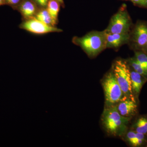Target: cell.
Instances as JSON below:
<instances>
[{
	"mask_svg": "<svg viewBox=\"0 0 147 147\" xmlns=\"http://www.w3.org/2000/svg\"><path fill=\"white\" fill-rule=\"evenodd\" d=\"M131 120L121 115L115 105L105 106L101 117V124L106 133L109 136L121 138L129 128Z\"/></svg>",
	"mask_w": 147,
	"mask_h": 147,
	"instance_id": "cell-1",
	"label": "cell"
},
{
	"mask_svg": "<svg viewBox=\"0 0 147 147\" xmlns=\"http://www.w3.org/2000/svg\"><path fill=\"white\" fill-rule=\"evenodd\" d=\"M73 42L82 48L89 57L94 58L106 49V33L92 31L81 37H75Z\"/></svg>",
	"mask_w": 147,
	"mask_h": 147,
	"instance_id": "cell-2",
	"label": "cell"
},
{
	"mask_svg": "<svg viewBox=\"0 0 147 147\" xmlns=\"http://www.w3.org/2000/svg\"><path fill=\"white\" fill-rule=\"evenodd\" d=\"M111 69L123 92L124 97L129 98L138 101L132 93L129 66L126 59H117L115 60L112 64Z\"/></svg>",
	"mask_w": 147,
	"mask_h": 147,
	"instance_id": "cell-3",
	"label": "cell"
},
{
	"mask_svg": "<svg viewBox=\"0 0 147 147\" xmlns=\"http://www.w3.org/2000/svg\"><path fill=\"white\" fill-rule=\"evenodd\" d=\"M133 25L127 5L123 4L111 17L105 30L108 33L128 34Z\"/></svg>",
	"mask_w": 147,
	"mask_h": 147,
	"instance_id": "cell-4",
	"label": "cell"
},
{
	"mask_svg": "<svg viewBox=\"0 0 147 147\" xmlns=\"http://www.w3.org/2000/svg\"><path fill=\"white\" fill-rule=\"evenodd\" d=\"M105 99V106L116 105L124 97L113 70L105 74L101 81Z\"/></svg>",
	"mask_w": 147,
	"mask_h": 147,
	"instance_id": "cell-5",
	"label": "cell"
},
{
	"mask_svg": "<svg viewBox=\"0 0 147 147\" xmlns=\"http://www.w3.org/2000/svg\"><path fill=\"white\" fill-rule=\"evenodd\" d=\"M147 41V21L139 20L129 32L127 45L134 52L142 51Z\"/></svg>",
	"mask_w": 147,
	"mask_h": 147,
	"instance_id": "cell-6",
	"label": "cell"
},
{
	"mask_svg": "<svg viewBox=\"0 0 147 147\" xmlns=\"http://www.w3.org/2000/svg\"><path fill=\"white\" fill-rule=\"evenodd\" d=\"M24 30L35 34H45L51 32H59L62 30L41 22L36 18H30L22 24Z\"/></svg>",
	"mask_w": 147,
	"mask_h": 147,
	"instance_id": "cell-7",
	"label": "cell"
},
{
	"mask_svg": "<svg viewBox=\"0 0 147 147\" xmlns=\"http://www.w3.org/2000/svg\"><path fill=\"white\" fill-rule=\"evenodd\" d=\"M139 102L129 98H123L116 104L117 110L121 115L133 119L138 115Z\"/></svg>",
	"mask_w": 147,
	"mask_h": 147,
	"instance_id": "cell-8",
	"label": "cell"
},
{
	"mask_svg": "<svg viewBox=\"0 0 147 147\" xmlns=\"http://www.w3.org/2000/svg\"><path fill=\"white\" fill-rule=\"evenodd\" d=\"M122 138L131 147H146L147 144V135L137 132L129 128Z\"/></svg>",
	"mask_w": 147,
	"mask_h": 147,
	"instance_id": "cell-9",
	"label": "cell"
},
{
	"mask_svg": "<svg viewBox=\"0 0 147 147\" xmlns=\"http://www.w3.org/2000/svg\"><path fill=\"white\" fill-rule=\"evenodd\" d=\"M106 33V49L117 50L123 45L128 44L129 33Z\"/></svg>",
	"mask_w": 147,
	"mask_h": 147,
	"instance_id": "cell-10",
	"label": "cell"
},
{
	"mask_svg": "<svg viewBox=\"0 0 147 147\" xmlns=\"http://www.w3.org/2000/svg\"><path fill=\"white\" fill-rule=\"evenodd\" d=\"M129 68L132 93L135 99L139 102V95L143 86L147 82V79L140 74L134 71L129 66Z\"/></svg>",
	"mask_w": 147,
	"mask_h": 147,
	"instance_id": "cell-11",
	"label": "cell"
},
{
	"mask_svg": "<svg viewBox=\"0 0 147 147\" xmlns=\"http://www.w3.org/2000/svg\"><path fill=\"white\" fill-rule=\"evenodd\" d=\"M134 118L129 128L147 136V114L138 115Z\"/></svg>",
	"mask_w": 147,
	"mask_h": 147,
	"instance_id": "cell-12",
	"label": "cell"
},
{
	"mask_svg": "<svg viewBox=\"0 0 147 147\" xmlns=\"http://www.w3.org/2000/svg\"><path fill=\"white\" fill-rule=\"evenodd\" d=\"M20 10L24 17L29 18H31L34 15L36 11V8L34 5L31 2L26 1L21 4Z\"/></svg>",
	"mask_w": 147,
	"mask_h": 147,
	"instance_id": "cell-13",
	"label": "cell"
},
{
	"mask_svg": "<svg viewBox=\"0 0 147 147\" xmlns=\"http://www.w3.org/2000/svg\"><path fill=\"white\" fill-rule=\"evenodd\" d=\"M59 3L57 0H49L46 9L56 23L58 21V15L60 8Z\"/></svg>",
	"mask_w": 147,
	"mask_h": 147,
	"instance_id": "cell-14",
	"label": "cell"
},
{
	"mask_svg": "<svg viewBox=\"0 0 147 147\" xmlns=\"http://www.w3.org/2000/svg\"><path fill=\"white\" fill-rule=\"evenodd\" d=\"M36 18L41 22L50 26H55L57 24L50 16L47 9H42L39 11L36 14Z\"/></svg>",
	"mask_w": 147,
	"mask_h": 147,
	"instance_id": "cell-15",
	"label": "cell"
},
{
	"mask_svg": "<svg viewBox=\"0 0 147 147\" xmlns=\"http://www.w3.org/2000/svg\"><path fill=\"white\" fill-rule=\"evenodd\" d=\"M129 66L131 67L134 71L145 77L147 79V72L141 65L139 62L134 57L126 59Z\"/></svg>",
	"mask_w": 147,
	"mask_h": 147,
	"instance_id": "cell-16",
	"label": "cell"
},
{
	"mask_svg": "<svg viewBox=\"0 0 147 147\" xmlns=\"http://www.w3.org/2000/svg\"><path fill=\"white\" fill-rule=\"evenodd\" d=\"M139 63L141 64L142 67L147 72V54L144 51H136L134 52V56Z\"/></svg>",
	"mask_w": 147,
	"mask_h": 147,
	"instance_id": "cell-17",
	"label": "cell"
},
{
	"mask_svg": "<svg viewBox=\"0 0 147 147\" xmlns=\"http://www.w3.org/2000/svg\"><path fill=\"white\" fill-rule=\"evenodd\" d=\"M131 2L135 6L147 9V0H131Z\"/></svg>",
	"mask_w": 147,
	"mask_h": 147,
	"instance_id": "cell-18",
	"label": "cell"
},
{
	"mask_svg": "<svg viewBox=\"0 0 147 147\" xmlns=\"http://www.w3.org/2000/svg\"><path fill=\"white\" fill-rule=\"evenodd\" d=\"M35 1L40 5L44 7L47 5V3L49 1L48 0H35Z\"/></svg>",
	"mask_w": 147,
	"mask_h": 147,
	"instance_id": "cell-19",
	"label": "cell"
},
{
	"mask_svg": "<svg viewBox=\"0 0 147 147\" xmlns=\"http://www.w3.org/2000/svg\"><path fill=\"white\" fill-rule=\"evenodd\" d=\"M5 1L9 4L14 5L18 4L20 2V0H5Z\"/></svg>",
	"mask_w": 147,
	"mask_h": 147,
	"instance_id": "cell-20",
	"label": "cell"
},
{
	"mask_svg": "<svg viewBox=\"0 0 147 147\" xmlns=\"http://www.w3.org/2000/svg\"><path fill=\"white\" fill-rule=\"evenodd\" d=\"M142 51H144V52L147 54V41L144 47V49H143Z\"/></svg>",
	"mask_w": 147,
	"mask_h": 147,
	"instance_id": "cell-21",
	"label": "cell"
},
{
	"mask_svg": "<svg viewBox=\"0 0 147 147\" xmlns=\"http://www.w3.org/2000/svg\"><path fill=\"white\" fill-rule=\"evenodd\" d=\"M5 0H0V5H3L5 3Z\"/></svg>",
	"mask_w": 147,
	"mask_h": 147,
	"instance_id": "cell-22",
	"label": "cell"
},
{
	"mask_svg": "<svg viewBox=\"0 0 147 147\" xmlns=\"http://www.w3.org/2000/svg\"><path fill=\"white\" fill-rule=\"evenodd\" d=\"M57 1H58L60 3H63V0H57Z\"/></svg>",
	"mask_w": 147,
	"mask_h": 147,
	"instance_id": "cell-23",
	"label": "cell"
},
{
	"mask_svg": "<svg viewBox=\"0 0 147 147\" xmlns=\"http://www.w3.org/2000/svg\"><path fill=\"white\" fill-rule=\"evenodd\" d=\"M120 1H131V0H120Z\"/></svg>",
	"mask_w": 147,
	"mask_h": 147,
	"instance_id": "cell-24",
	"label": "cell"
},
{
	"mask_svg": "<svg viewBox=\"0 0 147 147\" xmlns=\"http://www.w3.org/2000/svg\"><path fill=\"white\" fill-rule=\"evenodd\" d=\"M146 147H147V144L146 145Z\"/></svg>",
	"mask_w": 147,
	"mask_h": 147,
	"instance_id": "cell-25",
	"label": "cell"
}]
</instances>
